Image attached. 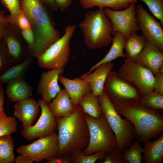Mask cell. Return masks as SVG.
<instances>
[{
  "label": "cell",
  "instance_id": "1",
  "mask_svg": "<svg viewBox=\"0 0 163 163\" xmlns=\"http://www.w3.org/2000/svg\"><path fill=\"white\" fill-rule=\"evenodd\" d=\"M41 0H20L21 9L29 19L34 37L31 55L38 58L60 37Z\"/></svg>",
  "mask_w": 163,
  "mask_h": 163
},
{
  "label": "cell",
  "instance_id": "2",
  "mask_svg": "<svg viewBox=\"0 0 163 163\" xmlns=\"http://www.w3.org/2000/svg\"><path fill=\"white\" fill-rule=\"evenodd\" d=\"M112 103L118 113L133 124L135 134L140 142L155 137L163 132V115L159 111L149 109L139 101Z\"/></svg>",
  "mask_w": 163,
  "mask_h": 163
},
{
  "label": "cell",
  "instance_id": "3",
  "mask_svg": "<svg viewBox=\"0 0 163 163\" xmlns=\"http://www.w3.org/2000/svg\"><path fill=\"white\" fill-rule=\"evenodd\" d=\"M56 119L58 131V156L82 151L87 147L89 133L84 113L80 105L69 115Z\"/></svg>",
  "mask_w": 163,
  "mask_h": 163
},
{
  "label": "cell",
  "instance_id": "4",
  "mask_svg": "<svg viewBox=\"0 0 163 163\" xmlns=\"http://www.w3.org/2000/svg\"><path fill=\"white\" fill-rule=\"evenodd\" d=\"M79 27L83 34L85 44L90 49L107 46L112 42L113 25L103 9L86 12Z\"/></svg>",
  "mask_w": 163,
  "mask_h": 163
},
{
  "label": "cell",
  "instance_id": "5",
  "mask_svg": "<svg viewBox=\"0 0 163 163\" xmlns=\"http://www.w3.org/2000/svg\"><path fill=\"white\" fill-rule=\"evenodd\" d=\"M97 97L103 115L115 136L117 148L122 152L133 142L135 134L134 127L127 119L121 117L104 91Z\"/></svg>",
  "mask_w": 163,
  "mask_h": 163
},
{
  "label": "cell",
  "instance_id": "6",
  "mask_svg": "<svg viewBox=\"0 0 163 163\" xmlns=\"http://www.w3.org/2000/svg\"><path fill=\"white\" fill-rule=\"evenodd\" d=\"M89 133V140L82 153L91 154L99 151L108 152L117 148L114 134L103 115L96 119L84 113Z\"/></svg>",
  "mask_w": 163,
  "mask_h": 163
},
{
  "label": "cell",
  "instance_id": "7",
  "mask_svg": "<svg viewBox=\"0 0 163 163\" xmlns=\"http://www.w3.org/2000/svg\"><path fill=\"white\" fill-rule=\"evenodd\" d=\"M76 28L74 24L68 25L62 37L37 58L41 68L51 69L64 68L69 60L71 40Z\"/></svg>",
  "mask_w": 163,
  "mask_h": 163
},
{
  "label": "cell",
  "instance_id": "8",
  "mask_svg": "<svg viewBox=\"0 0 163 163\" xmlns=\"http://www.w3.org/2000/svg\"><path fill=\"white\" fill-rule=\"evenodd\" d=\"M117 72L136 88L141 96L153 91L154 75L150 69L133 59L126 58Z\"/></svg>",
  "mask_w": 163,
  "mask_h": 163
},
{
  "label": "cell",
  "instance_id": "9",
  "mask_svg": "<svg viewBox=\"0 0 163 163\" xmlns=\"http://www.w3.org/2000/svg\"><path fill=\"white\" fill-rule=\"evenodd\" d=\"M58 151V135L56 132L39 138L30 144L21 145L16 149L19 155L37 163L44 160L48 161L57 156Z\"/></svg>",
  "mask_w": 163,
  "mask_h": 163
},
{
  "label": "cell",
  "instance_id": "10",
  "mask_svg": "<svg viewBox=\"0 0 163 163\" xmlns=\"http://www.w3.org/2000/svg\"><path fill=\"white\" fill-rule=\"evenodd\" d=\"M104 91L112 102L139 101L141 97L136 88L115 71H111L107 76Z\"/></svg>",
  "mask_w": 163,
  "mask_h": 163
},
{
  "label": "cell",
  "instance_id": "11",
  "mask_svg": "<svg viewBox=\"0 0 163 163\" xmlns=\"http://www.w3.org/2000/svg\"><path fill=\"white\" fill-rule=\"evenodd\" d=\"M136 3H131L123 10L116 11L108 8L104 9L112 23L113 35L115 32H119L127 40L131 34L140 30L136 18Z\"/></svg>",
  "mask_w": 163,
  "mask_h": 163
},
{
  "label": "cell",
  "instance_id": "12",
  "mask_svg": "<svg viewBox=\"0 0 163 163\" xmlns=\"http://www.w3.org/2000/svg\"><path fill=\"white\" fill-rule=\"evenodd\" d=\"M136 15L142 35L163 52V25L141 5L136 6Z\"/></svg>",
  "mask_w": 163,
  "mask_h": 163
},
{
  "label": "cell",
  "instance_id": "13",
  "mask_svg": "<svg viewBox=\"0 0 163 163\" xmlns=\"http://www.w3.org/2000/svg\"><path fill=\"white\" fill-rule=\"evenodd\" d=\"M37 102L41 109L38 120L35 125L23 128L20 132L22 136L29 141L49 135L55 132L57 127L56 118L50 110L48 104L42 99Z\"/></svg>",
  "mask_w": 163,
  "mask_h": 163
},
{
  "label": "cell",
  "instance_id": "14",
  "mask_svg": "<svg viewBox=\"0 0 163 163\" xmlns=\"http://www.w3.org/2000/svg\"><path fill=\"white\" fill-rule=\"evenodd\" d=\"M64 69H53L42 73L37 89V93L47 104L56 95L61 88L58 83V77L63 74Z\"/></svg>",
  "mask_w": 163,
  "mask_h": 163
},
{
  "label": "cell",
  "instance_id": "15",
  "mask_svg": "<svg viewBox=\"0 0 163 163\" xmlns=\"http://www.w3.org/2000/svg\"><path fill=\"white\" fill-rule=\"evenodd\" d=\"M133 59L150 69L155 75L163 65V52L152 43L147 41L142 50Z\"/></svg>",
  "mask_w": 163,
  "mask_h": 163
},
{
  "label": "cell",
  "instance_id": "16",
  "mask_svg": "<svg viewBox=\"0 0 163 163\" xmlns=\"http://www.w3.org/2000/svg\"><path fill=\"white\" fill-rule=\"evenodd\" d=\"M58 81L64 86L75 107L79 105L80 100L85 94L91 92L88 80L82 76L70 79L60 75Z\"/></svg>",
  "mask_w": 163,
  "mask_h": 163
},
{
  "label": "cell",
  "instance_id": "17",
  "mask_svg": "<svg viewBox=\"0 0 163 163\" xmlns=\"http://www.w3.org/2000/svg\"><path fill=\"white\" fill-rule=\"evenodd\" d=\"M38 102L30 97L17 102L14 106V116L22 123L23 128L32 125L39 111Z\"/></svg>",
  "mask_w": 163,
  "mask_h": 163
},
{
  "label": "cell",
  "instance_id": "18",
  "mask_svg": "<svg viewBox=\"0 0 163 163\" xmlns=\"http://www.w3.org/2000/svg\"><path fill=\"white\" fill-rule=\"evenodd\" d=\"M114 66V64L111 62H105L97 67L93 72L86 73L82 75L88 80L91 92L96 96L103 92L106 80Z\"/></svg>",
  "mask_w": 163,
  "mask_h": 163
},
{
  "label": "cell",
  "instance_id": "19",
  "mask_svg": "<svg viewBox=\"0 0 163 163\" xmlns=\"http://www.w3.org/2000/svg\"><path fill=\"white\" fill-rule=\"evenodd\" d=\"M48 106L56 118L67 116L72 113L76 108L65 88L61 89L52 101L48 104Z\"/></svg>",
  "mask_w": 163,
  "mask_h": 163
},
{
  "label": "cell",
  "instance_id": "20",
  "mask_svg": "<svg viewBox=\"0 0 163 163\" xmlns=\"http://www.w3.org/2000/svg\"><path fill=\"white\" fill-rule=\"evenodd\" d=\"M32 87L22 77L12 80L7 84L6 93L12 101L18 102L30 97Z\"/></svg>",
  "mask_w": 163,
  "mask_h": 163
},
{
  "label": "cell",
  "instance_id": "21",
  "mask_svg": "<svg viewBox=\"0 0 163 163\" xmlns=\"http://www.w3.org/2000/svg\"><path fill=\"white\" fill-rule=\"evenodd\" d=\"M113 35L112 45L107 53L102 59L92 67L87 73L91 72L101 64L111 62L118 58L125 57L123 50L126 39L121 33L118 32H115Z\"/></svg>",
  "mask_w": 163,
  "mask_h": 163
},
{
  "label": "cell",
  "instance_id": "22",
  "mask_svg": "<svg viewBox=\"0 0 163 163\" xmlns=\"http://www.w3.org/2000/svg\"><path fill=\"white\" fill-rule=\"evenodd\" d=\"M142 159L145 163H160L163 158V133L157 139L144 142Z\"/></svg>",
  "mask_w": 163,
  "mask_h": 163
},
{
  "label": "cell",
  "instance_id": "23",
  "mask_svg": "<svg viewBox=\"0 0 163 163\" xmlns=\"http://www.w3.org/2000/svg\"><path fill=\"white\" fill-rule=\"evenodd\" d=\"M137 0H79L82 7L84 9H91L95 7L104 9L109 8L119 11L128 7L132 3L137 2Z\"/></svg>",
  "mask_w": 163,
  "mask_h": 163
},
{
  "label": "cell",
  "instance_id": "24",
  "mask_svg": "<svg viewBox=\"0 0 163 163\" xmlns=\"http://www.w3.org/2000/svg\"><path fill=\"white\" fill-rule=\"evenodd\" d=\"M85 113L96 119L103 115L102 109L97 97L91 92L85 94L79 103Z\"/></svg>",
  "mask_w": 163,
  "mask_h": 163
},
{
  "label": "cell",
  "instance_id": "25",
  "mask_svg": "<svg viewBox=\"0 0 163 163\" xmlns=\"http://www.w3.org/2000/svg\"><path fill=\"white\" fill-rule=\"evenodd\" d=\"M147 41L142 36L135 33L131 35L127 40L125 48V57L134 59L142 50Z\"/></svg>",
  "mask_w": 163,
  "mask_h": 163
},
{
  "label": "cell",
  "instance_id": "26",
  "mask_svg": "<svg viewBox=\"0 0 163 163\" xmlns=\"http://www.w3.org/2000/svg\"><path fill=\"white\" fill-rule=\"evenodd\" d=\"M14 141L11 135L0 136V163H14Z\"/></svg>",
  "mask_w": 163,
  "mask_h": 163
},
{
  "label": "cell",
  "instance_id": "27",
  "mask_svg": "<svg viewBox=\"0 0 163 163\" xmlns=\"http://www.w3.org/2000/svg\"><path fill=\"white\" fill-rule=\"evenodd\" d=\"M30 60L27 59L14 66L0 75V83L7 84L9 82L22 77L29 66Z\"/></svg>",
  "mask_w": 163,
  "mask_h": 163
},
{
  "label": "cell",
  "instance_id": "28",
  "mask_svg": "<svg viewBox=\"0 0 163 163\" xmlns=\"http://www.w3.org/2000/svg\"><path fill=\"white\" fill-rule=\"evenodd\" d=\"M139 102L150 109L158 111L163 110V94L154 90L141 96Z\"/></svg>",
  "mask_w": 163,
  "mask_h": 163
},
{
  "label": "cell",
  "instance_id": "29",
  "mask_svg": "<svg viewBox=\"0 0 163 163\" xmlns=\"http://www.w3.org/2000/svg\"><path fill=\"white\" fill-rule=\"evenodd\" d=\"M129 148L123 152L122 155L127 163H141L142 161V147L138 140L132 142Z\"/></svg>",
  "mask_w": 163,
  "mask_h": 163
},
{
  "label": "cell",
  "instance_id": "30",
  "mask_svg": "<svg viewBox=\"0 0 163 163\" xmlns=\"http://www.w3.org/2000/svg\"><path fill=\"white\" fill-rule=\"evenodd\" d=\"M106 152L99 151L91 154H85L79 151L71 154L70 162L74 163H94L98 160L102 161Z\"/></svg>",
  "mask_w": 163,
  "mask_h": 163
},
{
  "label": "cell",
  "instance_id": "31",
  "mask_svg": "<svg viewBox=\"0 0 163 163\" xmlns=\"http://www.w3.org/2000/svg\"><path fill=\"white\" fill-rule=\"evenodd\" d=\"M17 129V122L14 117H7L5 119L0 120V137L11 135Z\"/></svg>",
  "mask_w": 163,
  "mask_h": 163
},
{
  "label": "cell",
  "instance_id": "32",
  "mask_svg": "<svg viewBox=\"0 0 163 163\" xmlns=\"http://www.w3.org/2000/svg\"><path fill=\"white\" fill-rule=\"evenodd\" d=\"M139 0L146 4L154 16L163 25V0Z\"/></svg>",
  "mask_w": 163,
  "mask_h": 163
},
{
  "label": "cell",
  "instance_id": "33",
  "mask_svg": "<svg viewBox=\"0 0 163 163\" xmlns=\"http://www.w3.org/2000/svg\"><path fill=\"white\" fill-rule=\"evenodd\" d=\"M20 0H1L3 5L10 13L11 21L16 23L17 18L21 11Z\"/></svg>",
  "mask_w": 163,
  "mask_h": 163
},
{
  "label": "cell",
  "instance_id": "34",
  "mask_svg": "<svg viewBox=\"0 0 163 163\" xmlns=\"http://www.w3.org/2000/svg\"><path fill=\"white\" fill-rule=\"evenodd\" d=\"M103 163H127L124 158L122 152L117 148L106 152Z\"/></svg>",
  "mask_w": 163,
  "mask_h": 163
},
{
  "label": "cell",
  "instance_id": "35",
  "mask_svg": "<svg viewBox=\"0 0 163 163\" xmlns=\"http://www.w3.org/2000/svg\"><path fill=\"white\" fill-rule=\"evenodd\" d=\"M6 43L10 54L14 59H18L21 51V47L19 43L16 39L12 37H9L7 38Z\"/></svg>",
  "mask_w": 163,
  "mask_h": 163
},
{
  "label": "cell",
  "instance_id": "36",
  "mask_svg": "<svg viewBox=\"0 0 163 163\" xmlns=\"http://www.w3.org/2000/svg\"><path fill=\"white\" fill-rule=\"evenodd\" d=\"M153 90L163 94V65L155 75Z\"/></svg>",
  "mask_w": 163,
  "mask_h": 163
},
{
  "label": "cell",
  "instance_id": "37",
  "mask_svg": "<svg viewBox=\"0 0 163 163\" xmlns=\"http://www.w3.org/2000/svg\"><path fill=\"white\" fill-rule=\"evenodd\" d=\"M16 23L22 30L32 28L29 19L21 10L17 18Z\"/></svg>",
  "mask_w": 163,
  "mask_h": 163
},
{
  "label": "cell",
  "instance_id": "38",
  "mask_svg": "<svg viewBox=\"0 0 163 163\" xmlns=\"http://www.w3.org/2000/svg\"><path fill=\"white\" fill-rule=\"evenodd\" d=\"M21 33L31 50L33 47L34 43V35L32 28L22 30Z\"/></svg>",
  "mask_w": 163,
  "mask_h": 163
},
{
  "label": "cell",
  "instance_id": "39",
  "mask_svg": "<svg viewBox=\"0 0 163 163\" xmlns=\"http://www.w3.org/2000/svg\"><path fill=\"white\" fill-rule=\"evenodd\" d=\"M4 91L2 84L0 83V120L6 118L7 116L4 110Z\"/></svg>",
  "mask_w": 163,
  "mask_h": 163
},
{
  "label": "cell",
  "instance_id": "40",
  "mask_svg": "<svg viewBox=\"0 0 163 163\" xmlns=\"http://www.w3.org/2000/svg\"><path fill=\"white\" fill-rule=\"evenodd\" d=\"M58 9L63 11L67 9L72 4L73 0H55Z\"/></svg>",
  "mask_w": 163,
  "mask_h": 163
},
{
  "label": "cell",
  "instance_id": "41",
  "mask_svg": "<svg viewBox=\"0 0 163 163\" xmlns=\"http://www.w3.org/2000/svg\"><path fill=\"white\" fill-rule=\"evenodd\" d=\"M14 162L16 163H32L33 162L28 157L20 155L15 157Z\"/></svg>",
  "mask_w": 163,
  "mask_h": 163
},
{
  "label": "cell",
  "instance_id": "42",
  "mask_svg": "<svg viewBox=\"0 0 163 163\" xmlns=\"http://www.w3.org/2000/svg\"><path fill=\"white\" fill-rule=\"evenodd\" d=\"M8 21H10V19L9 18L8 19L4 15L0 13V38L3 34L5 29V25Z\"/></svg>",
  "mask_w": 163,
  "mask_h": 163
},
{
  "label": "cell",
  "instance_id": "43",
  "mask_svg": "<svg viewBox=\"0 0 163 163\" xmlns=\"http://www.w3.org/2000/svg\"><path fill=\"white\" fill-rule=\"evenodd\" d=\"M43 3L48 5L53 10L56 11L58 8L55 0H41Z\"/></svg>",
  "mask_w": 163,
  "mask_h": 163
},
{
  "label": "cell",
  "instance_id": "44",
  "mask_svg": "<svg viewBox=\"0 0 163 163\" xmlns=\"http://www.w3.org/2000/svg\"><path fill=\"white\" fill-rule=\"evenodd\" d=\"M3 62L0 56V70L2 69L3 66Z\"/></svg>",
  "mask_w": 163,
  "mask_h": 163
}]
</instances>
